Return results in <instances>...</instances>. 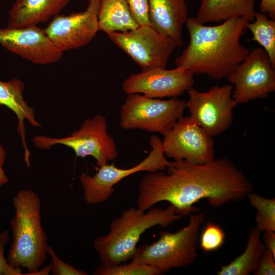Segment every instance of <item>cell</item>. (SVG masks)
I'll return each mask as SVG.
<instances>
[{
    "label": "cell",
    "instance_id": "cell-1",
    "mask_svg": "<svg viewBox=\"0 0 275 275\" xmlns=\"http://www.w3.org/2000/svg\"><path fill=\"white\" fill-rule=\"evenodd\" d=\"M163 171L148 172L140 180L137 207L146 211L167 201L183 216L197 212L194 205L206 199L219 207L244 199L253 186L244 173L227 158L195 164L174 160Z\"/></svg>",
    "mask_w": 275,
    "mask_h": 275
},
{
    "label": "cell",
    "instance_id": "cell-2",
    "mask_svg": "<svg viewBox=\"0 0 275 275\" xmlns=\"http://www.w3.org/2000/svg\"><path fill=\"white\" fill-rule=\"evenodd\" d=\"M249 22L243 17H233L207 25L188 17L185 26L189 42L175 60L176 67L215 80L227 77L250 51L240 42Z\"/></svg>",
    "mask_w": 275,
    "mask_h": 275
},
{
    "label": "cell",
    "instance_id": "cell-3",
    "mask_svg": "<svg viewBox=\"0 0 275 275\" xmlns=\"http://www.w3.org/2000/svg\"><path fill=\"white\" fill-rule=\"evenodd\" d=\"M15 209L10 220L12 243L7 258L16 268L27 269L30 274L44 264L48 237L41 223V200L32 189L19 190L13 198Z\"/></svg>",
    "mask_w": 275,
    "mask_h": 275
},
{
    "label": "cell",
    "instance_id": "cell-4",
    "mask_svg": "<svg viewBox=\"0 0 275 275\" xmlns=\"http://www.w3.org/2000/svg\"><path fill=\"white\" fill-rule=\"evenodd\" d=\"M183 217L171 205L166 209L151 208L148 212L138 207L123 211L112 221L107 234L93 240L101 264L115 265L131 260L146 230L158 225L167 227Z\"/></svg>",
    "mask_w": 275,
    "mask_h": 275
},
{
    "label": "cell",
    "instance_id": "cell-5",
    "mask_svg": "<svg viewBox=\"0 0 275 275\" xmlns=\"http://www.w3.org/2000/svg\"><path fill=\"white\" fill-rule=\"evenodd\" d=\"M204 218L202 213L192 214L186 227L173 233L161 231L156 241L137 247L131 261L154 267L161 274L194 263Z\"/></svg>",
    "mask_w": 275,
    "mask_h": 275
},
{
    "label": "cell",
    "instance_id": "cell-6",
    "mask_svg": "<svg viewBox=\"0 0 275 275\" xmlns=\"http://www.w3.org/2000/svg\"><path fill=\"white\" fill-rule=\"evenodd\" d=\"M186 102L176 97L152 98L128 94L120 112V126L124 130L140 129L163 135L183 116Z\"/></svg>",
    "mask_w": 275,
    "mask_h": 275
},
{
    "label": "cell",
    "instance_id": "cell-7",
    "mask_svg": "<svg viewBox=\"0 0 275 275\" xmlns=\"http://www.w3.org/2000/svg\"><path fill=\"white\" fill-rule=\"evenodd\" d=\"M107 129L105 117L97 114L92 118L85 119L80 127L68 136L56 138L37 135L33 142L37 148L47 150L56 145H64L71 148L76 157H93L100 167L118 155L115 141Z\"/></svg>",
    "mask_w": 275,
    "mask_h": 275
},
{
    "label": "cell",
    "instance_id": "cell-8",
    "mask_svg": "<svg viewBox=\"0 0 275 275\" xmlns=\"http://www.w3.org/2000/svg\"><path fill=\"white\" fill-rule=\"evenodd\" d=\"M151 150L142 161L128 169H120L114 164H104L93 176L82 173L79 176L84 199L88 204L103 203L114 192V186L121 180L134 173L163 171L171 164L163 153L162 140L156 135L150 139Z\"/></svg>",
    "mask_w": 275,
    "mask_h": 275
},
{
    "label": "cell",
    "instance_id": "cell-9",
    "mask_svg": "<svg viewBox=\"0 0 275 275\" xmlns=\"http://www.w3.org/2000/svg\"><path fill=\"white\" fill-rule=\"evenodd\" d=\"M107 35L141 70L166 68L177 47L171 38L159 33L151 26H139L130 31L111 32Z\"/></svg>",
    "mask_w": 275,
    "mask_h": 275
},
{
    "label": "cell",
    "instance_id": "cell-10",
    "mask_svg": "<svg viewBox=\"0 0 275 275\" xmlns=\"http://www.w3.org/2000/svg\"><path fill=\"white\" fill-rule=\"evenodd\" d=\"M233 86H215L201 92L193 88L187 90L189 100L186 103L193 120L212 137L219 135L230 126L233 109L238 104L232 97Z\"/></svg>",
    "mask_w": 275,
    "mask_h": 275
},
{
    "label": "cell",
    "instance_id": "cell-11",
    "mask_svg": "<svg viewBox=\"0 0 275 275\" xmlns=\"http://www.w3.org/2000/svg\"><path fill=\"white\" fill-rule=\"evenodd\" d=\"M274 69L262 47L250 51L227 77L233 86L232 97L237 104L266 98L274 92Z\"/></svg>",
    "mask_w": 275,
    "mask_h": 275
},
{
    "label": "cell",
    "instance_id": "cell-12",
    "mask_svg": "<svg viewBox=\"0 0 275 275\" xmlns=\"http://www.w3.org/2000/svg\"><path fill=\"white\" fill-rule=\"evenodd\" d=\"M162 141L166 156L195 164L214 159V141L190 117H181Z\"/></svg>",
    "mask_w": 275,
    "mask_h": 275
},
{
    "label": "cell",
    "instance_id": "cell-13",
    "mask_svg": "<svg viewBox=\"0 0 275 275\" xmlns=\"http://www.w3.org/2000/svg\"><path fill=\"white\" fill-rule=\"evenodd\" d=\"M86 9L53 17L44 31L60 51L78 48L89 43L99 31L98 15L100 0H88Z\"/></svg>",
    "mask_w": 275,
    "mask_h": 275
},
{
    "label": "cell",
    "instance_id": "cell-14",
    "mask_svg": "<svg viewBox=\"0 0 275 275\" xmlns=\"http://www.w3.org/2000/svg\"><path fill=\"white\" fill-rule=\"evenodd\" d=\"M194 74L186 69L155 68L133 73L123 82L127 94H142L152 98L177 97L192 88Z\"/></svg>",
    "mask_w": 275,
    "mask_h": 275
},
{
    "label": "cell",
    "instance_id": "cell-15",
    "mask_svg": "<svg viewBox=\"0 0 275 275\" xmlns=\"http://www.w3.org/2000/svg\"><path fill=\"white\" fill-rule=\"evenodd\" d=\"M0 44L21 58L34 64H49L61 59L59 50L46 35L36 26L0 29Z\"/></svg>",
    "mask_w": 275,
    "mask_h": 275
},
{
    "label": "cell",
    "instance_id": "cell-16",
    "mask_svg": "<svg viewBox=\"0 0 275 275\" xmlns=\"http://www.w3.org/2000/svg\"><path fill=\"white\" fill-rule=\"evenodd\" d=\"M151 26L171 38L177 47L183 44V27L188 18L186 0H148Z\"/></svg>",
    "mask_w": 275,
    "mask_h": 275
},
{
    "label": "cell",
    "instance_id": "cell-17",
    "mask_svg": "<svg viewBox=\"0 0 275 275\" xmlns=\"http://www.w3.org/2000/svg\"><path fill=\"white\" fill-rule=\"evenodd\" d=\"M24 87L23 81L17 78L7 81L0 80V107L4 105L15 114L18 120L17 131L24 149V161L29 165L31 153L25 140L24 121L27 120L34 127L42 126L36 119L34 108L23 98Z\"/></svg>",
    "mask_w": 275,
    "mask_h": 275
},
{
    "label": "cell",
    "instance_id": "cell-18",
    "mask_svg": "<svg viewBox=\"0 0 275 275\" xmlns=\"http://www.w3.org/2000/svg\"><path fill=\"white\" fill-rule=\"evenodd\" d=\"M70 0H16L9 12L7 27L36 26L61 12Z\"/></svg>",
    "mask_w": 275,
    "mask_h": 275
},
{
    "label": "cell",
    "instance_id": "cell-19",
    "mask_svg": "<svg viewBox=\"0 0 275 275\" xmlns=\"http://www.w3.org/2000/svg\"><path fill=\"white\" fill-rule=\"evenodd\" d=\"M256 0H201L196 20L206 24L222 22L233 17L254 20Z\"/></svg>",
    "mask_w": 275,
    "mask_h": 275
},
{
    "label": "cell",
    "instance_id": "cell-20",
    "mask_svg": "<svg viewBox=\"0 0 275 275\" xmlns=\"http://www.w3.org/2000/svg\"><path fill=\"white\" fill-rule=\"evenodd\" d=\"M98 24L99 31L106 34L124 32L139 26L131 15L126 0H100Z\"/></svg>",
    "mask_w": 275,
    "mask_h": 275
},
{
    "label": "cell",
    "instance_id": "cell-21",
    "mask_svg": "<svg viewBox=\"0 0 275 275\" xmlns=\"http://www.w3.org/2000/svg\"><path fill=\"white\" fill-rule=\"evenodd\" d=\"M261 232L256 227L249 233L246 246L243 252L229 264L222 266L218 275H249L257 270L266 249L261 240Z\"/></svg>",
    "mask_w": 275,
    "mask_h": 275
},
{
    "label": "cell",
    "instance_id": "cell-22",
    "mask_svg": "<svg viewBox=\"0 0 275 275\" xmlns=\"http://www.w3.org/2000/svg\"><path fill=\"white\" fill-rule=\"evenodd\" d=\"M246 29L252 34V40L265 51L275 68V20L265 13L256 11L254 20L248 23Z\"/></svg>",
    "mask_w": 275,
    "mask_h": 275
},
{
    "label": "cell",
    "instance_id": "cell-23",
    "mask_svg": "<svg viewBox=\"0 0 275 275\" xmlns=\"http://www.w3.org/2000/svg\"><path fill=\"white\" fill-rule=\"evenodd\" d=\"M257 213L256 228L261 232L275 231V199L264 198L258 194L250 193L247 196Z\"/></svg>",
    "mask_w": 275,
    "mask_h": 275
},
{
    "label": "cell",
    "instance_id": "cell-24",
    "mask_svg": "<svg viewBox=\"0 0 275 275\" xmlns=\"http://www.w3.org/2000/svg\"><path fill=\"white\" fill-rule=\"evenodd\" d=\"M94 275H158L161 273L154 267L130 262L115 265L100 264L93 272Z\"/></svg>",
    "mask_w": 275,
    "mask_h": 275
},
{
    "label": "cell",
    "instance_id": "cell-25",
    "mask_svg": "<svg viewBox=\"0 0 275 275\" xmlns=\"http://www.w3.org/2000/svg\"><path fill=\"white\" fill-rule=\"evenodd\" d=\"M225 233L218 224L209 222L206 224L199 238V247L205 253L221 248L225 240Z\"/></svg>",
    "mask_w": 275,
    "mask_h": 275
},
{
    "label": "cell",
    "instance_id": "cell-26",
    "mask_svg": "<svg viewBox=\"0 0 275 275\" xmlns=\"http://www.w3.org/2000/svg\"><path fill=\"white\" fill-rule=\"evenodd\" d=\"M47 254L51 259V272L53 275H87L88 273L81 269L61 260L49 245Z\"/></svg>",
    "mask_w": 275,
    "mask_h": 275
},
{
    "label": "cell",
    "instance_id": "cell-27",
    "mask_svg": "<svg viewBox=\"0 0 275 275\" xmlns=\"http://www.w3.org/2000/svg\"><path fill=\"white\" fill-rule=\"evenodd\" d=\"M131 15L139 26H151L148 0H126Z\"/></svg>",
    "mask_w": 275,
    "mask_h": 275
},
{
    "label": "cell",
    "instance_id": "cell-28",
    "mask_svg": "<svg viewBox=\"0 0 275 275\" xmlns=\"http://www.w3.org/2000/svg\"><path fill=\"white\" fill-rule=\"evenodd\" d=\"M10 239L8 230L0 232V275H22V269L11 266L5 257V248Z\"/></svg>",
    "mask_w": 275,
    "mask_h": 275
},
{
    "label": "cell",
    "instance_id": "cell-29",
    "mask_svg": "<svg viewBox=\"0 0 275 275\" xmlns=\"http://www.w3.org/2000/svg\"><path fill=\"white\" fill-rule=\"evenodd\" d=\"M255 275H274L275 257L266 249L259 262L258 268L253 273Z\"/></svg>",
    "mask_w": 275,
    "mask_h": 275
},
{
    "label": "cell",
    "instance_id": "cell-30",
    "mask_svg": "<svg viewBox=\"0 0 275 275\" xmlns=\"http://www.w3.org/2000/svg\"><path fill=\"white\" fill-rule=\"evenodd\" d=\"M259 10L260 12L275 20V0H260Z\"/></svg>",
    "mask_w": 275,
    "mask_h": 275
},
{
    "label": "cell",
    "instance_id": "cell-31",
    "mask_svg": "<svg viewBox=\"0 0 275 275\" xmlns=\"http://www.w3.org/2000/svg\"><path fill=\"white\" fill-rule=\"evenodd\" d=\"M263 240L266 249L270 251L275 257V231L263 232Z\"/></svg>",
    "mask_w": 275,
    "mask_h": 275
},
{
    "label": "cell",
    "instance_id": "cell-32",
    "mask_svg": "<svg viewBox=\"0 0 275 275\" xmlns=\"http://www.w3.org/2000/svg\"><path fill=\"white\" fill-rule=\"evenodd\" d=\"M6 158V152L3 147L0 145V187L8 181V177L3 169V166Z\"/></svg>",
    "mask_w": 275,
    "mask_h": 275
},
{
    "label": "cell",
    "instance_id": "cell-33",
    "mask_svg": "<svg viewBox=\"0 0 275 275\" xmlns=\"http://www.w3.org/2000/svg\"><path fill=\"white\" fill-rule=\"evenodd\" d=\"M50 272L51 267L50 264H49L42 269H39V270L31 273L30 275H48Z\"/></svg>",
    "mask_w": 275,
    "mask_h": 275
}]
</instances>
